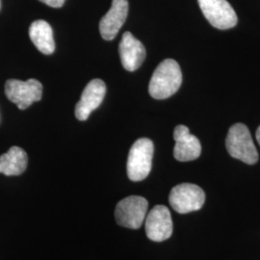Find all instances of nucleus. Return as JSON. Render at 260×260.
Masks as SVG:
<instances>
[{
    "label": "nucleus",
    "instance_id": "obj_1",
    "mask_svg": "<svg viewBox=\"0 0 260 260\" xmlns=\"http://www.w3.org/2000/svg\"><path fill=\"white\" fill-rule=\"evenodd\" d=\"M182 74L177 61L166 59L158 65L149 81V93L155 100H165L177 93Z\"/></svg>",
    "mask_w": 260,
    "mask_h": 260
},
{
    "label": "nucleus",
    "instance_id": "obj_2",
    "mask_svg": "<svg viewBox=\"0 0 260 260\" xmlns=\"http://www.w3.org/2000/svg\"><path fill=\"white\" fill-rule=\"evenodd\" d=\"M225 146L233 158L253 165L258 161V152L251 138L249 128L243 123H235L229 130Z\"/></svg>",
    "mask_w": 260,
    "mask_h": 260
},
{
    "label": "nucleus",
    "instance_id": "obj_3",
    "mask_svg": "<svg viewBox=\"0 0 260 260\" xmlns=\"http://www.w3.org/2000/svg\"><path fill=\"white\" fill-rule=\"evenodd\" d=\"M154 146L148 138L138 139L131 147L126 163L127 176L132 181H142L151 171Z\"/></svg>",
    "mask_w": 260,
    "mask_h": 260
},
{
    "label": "nucleus",
    "instance_id": "obj_4",
    "mask_svg": "<svg viewBox=\"0 0 260 260\" xmlns=\"http://www.w3.org/2000/svg\"><path fill=\"white\" fill-rule=\"evenodd\" d=\"M149 203L140 196H130L118 203L115 209L117 223L130 230H138L145 221Z\"/></svg>",
    "mask_w": 260,
    "mask_h": 260
},
{
    "label": "nucleus",
    "instance_id": "obj_5",
    "mask_svg": "<svg viewBox=\"0 0 260 260\" xmlns=\"http://www.w3.org/2000/svg\"><path fill=\"white\" fill-rule=\"evenodd\" d=\"M169 202L177 213L187 214L198 211L205 205V191L196 184L181 183L172 189Z\"/></svg>",
    "mask_w": 260,
    "mask_h": 260
},
{
    "label": "nucleus",
    "instance_id": "obj_6",
    "mask_svg": "<svg viewBox=\"0 0 260 260\" xmlns=\"http://www.w3.org/2000/svg\"><path fill=\"white\" fill-rule=\"evenodd\" d=\"M5 93L10 102L15 103L20 110H25L33 103L41 101L43 85L37 79L21 81L9 79L5 84Z\"/></svg>",
    "mask_w": 260,
    "mask_h": 260
},
{
    "label": "nucleus",
    "instance_id": "obj_7",
    "mask_svg": "<svg viewBox=\"0 0 260 260\" xmlns=\"http://www.w3.org/2000/svg\"><path fill=\"white\" fill-rule=\"evenodd\" d=\"M206 19L214 27L222 30L233 28L238 18L233 6L226 0H198Z\"/></svg>",
    "mask_w": 260,
    "mask_h": 260
},
{
    "label": "nucleus",
    "instance_id": "obj_8",
    "mask_svg": "<svg viewBox=\"0 0 260 260\" xmlns=\"http://www.w3.org/2000/svg\"><path fill=\"white\" fill-rule=\"evenodd\" d=\"M146 233L149 240L163 242L173 234V220L171 212L165 205H155L148 214Z\"/></svg>",
    "mask_w": 260,
    "mask_h": 260
},
{
    "label": "nucleus",
    "instance_id": "obj_9",
    "mask_svg": "<svg viewBox=\"0 0 260 260\" xmlns=\"http://www.w3.org/2000/svg\"><path fill=\"white\" fill-rule=\"evenodd\" d=\"M106 93V85L102 79H93L87 84L80 101L75 106V117L79 121H86L91 113L100 107Z\"/></svg>",
    "mask_w": 260,
    "mask_h": 260
},
{
    "label": "nucleus",
    "instance_id": "obj_10",
    "mask_svg": "<svg viewBox=\"0 0 260 260\" xmlns=\"http://www.w3.org/2000/svg\"><path fill=\"white\" fill-rule=\"evenodd\" d=\"M128 15L127 0H113L111 8L100 22V32L105 41H112L118 35Z\"/></svg>",
    "mask_w": 260,
    "mask_h": 260
},
{
    "label": "nucleus",
    "instance_id": "obj_11",
    "mask_svg": "<svg viewBox=\"0 0 260 260\" xmlns=\"http://www.w3.org/2000/svg\"><path fill=\"white\" fill-rule=\"evenodd\" d=\"M174 139L176 141L174 156L177 161L188 162L200 157L202 153L201 142L190 133L187 126L177 125L174 131Z\"/></svg>",
    "mask_w": 260,
    "mask_h": 260
},
{
    "label": "nucleus",
    "instance_id": "obj_12",
    "mask_svg": "<svg viewBox=\"0 0 260 260\" xmlns=\"http://www.w3.org/2000/svg\"><path fill=\"white\" fill-rule=\"evenodd\" d=\"M121 64L128 72L138 70L146 58V48L130 32L123 33L119 46Z\"/></svg>",
    "mask_w": 260,
    "mask_h": 260
},
{
    "label": "nucleus",
    "instance_id": "obj_13",
    "mask_svg": "<svg viewBox=\"0 0 260 260\" xmlns=\"http://www.w3.org/2000/svg\"><path fill=\"white\" fill-rule=\"evenodd\" d=\"M29 37L34 46L42 53L49 55L55 50L53 31L46 20L40 19L34 21L29 28Z\"/></svg>",
    "mask_w": 260,
    "mask_h": 260
},
{
    "label": "nucleus",
    "instance_id": "obj_14",
    "mask_svg": "<svg viewBox=\"0 0 260 260\" xmlns=\"http://www.w3.org/2000/svg\"><path fill=\"white\" fill-rule=\"evenodd\" d=\"M28 164L27 153L19 147H12L0 156V174L19 176L24 173Z\"/></svg>",
    "mask_w": 260,
    "mask_h": 260
},
{
    "label": "nucleus",
    "instance_id": "obj_15",
    "mask_svg": "<svg viewBox=\"0 0 260 260\" xmlns=\"http://www.w3.org/2000/svg\"><path fill=\"white\" fill-rule=\"evenodd\" d=\"M40 1L52 8H61L64 5L66 0H40Z\"/></svg>",
    "mask_w": 260,
    "mask_h": 260
},
{
    "label": "nucleus",
    "instance_id": "obj_16",
    "mask_svg": "<svg viewBox=\"0 0 260 260\" xmlns=\"http://www.w3.org/2000/svg\"><path fill=\"white\" fill-rule=\"evenodd\" d=\"M256 140H257V142H258L260 146V126L256 130Z\"/></svg>",
    "mask_w": 260,
    "mask_h": 260
},
{
    "label": "nucleus",
    "instance_id": "obj_17",
    "mask_svg": "<svg viewBox=\"0 0 260 260\" xmlns=\"http://www.w3.org/2000/svg\"><path fill=\"white\" fill-rule=\"evenodd\" d=\"M0 6H1V2H0Z\"/></svg>",
    "mask_w": 260,
    "mask_h": 260
}]
</instances>
